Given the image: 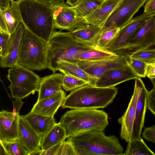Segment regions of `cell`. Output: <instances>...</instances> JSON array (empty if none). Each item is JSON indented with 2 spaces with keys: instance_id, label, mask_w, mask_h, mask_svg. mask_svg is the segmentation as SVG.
<instances>
[{
  "instance_id": "e575fe53",
  "label": "cell",
  "mask_w": 155,
  "mask_h": 155,
  "mask_svg": "<svg viewBox=\"0 0 155 155\" xmlns=\"http://www.w3.org/2000/svg\"><path fill=\"white\" fill-rule=\"evenodd\" d=\"M67 138V140L62 142L57 155H77L71 141L68 137Z\"/></svg>"
},
{
  "instance_id": "4dcf8cb0",
  "label": "cell",
  "mask_w": 155,
  "mask_h": 155,
  "mask_svg": "<svg viewBox=\"0 0 155 155\" xmlns=\"http://www.w3.org/2000/svg\"><path fill=\"white\" fill-rule=\"evenodd\" d=\"M119 29L112 28L102 31L97 42V48L105 49L115 37Z\"/></svg>"
},
{
  "instance_id": "6da1fadb",
  "label": "cell",
  "mask_w": 155,
  "mask_h": 155,
  "mask_svg": "<svg viewBox=\"0 0 155 155\" xmlns=\"http://www.w3.org/2000/svg\"><path fill=\"white\" fill-rule=\"evenodd\" d=\"M17 1L22 23L33 33L48 42L55 29L51 5L38 0Z\"/></svg>"
},
{
  "instance_id": "83f0119b",
  "label": "cell",
  "mask_w": 155,
  "mask_h": 155,
  "mask_svg": "<svg viewBox=\"0 0 155 155\" xmlns=\"http://www.w3.org/2000/svg\"><path fill=\"white\" fill-rule=\"evenodd\" d=\"M105 0H80L73 7L80 21L94 11Z\"/></svg>"
},
{
  "instance_id": "c3c4849f",
  "label": "cell",
  "mask_w": 155,
  "mask_h": 155,
  "mask_svg": "<svg viewBox=\"0 0 155 155\" xmlns=\"http://www.w3.org/2000/svg\"><path fill=\"white\" fill-rule=\"evenodd\" d=\"M0 155H8L6 150L5 148L4 147L2 144V143L0 142Z\"/></svg>"
},
{
  "instance_id": "8fae6325",
  "label": "cell",
  "mask_w": 155,
  "mask_h": 155,
  "mask_svg": "<svg viewBox=\"0 0 155 155\" xmlns=\"http://www.w3.org/2000/svg\"><path fill=\"white\" fill-rule=\"evenodd\" d=\"M155 45V16L145 23L138 31L131 40L124 56H130L140 50Z\"/></svg>"
},
{
  "instance_id": "2e32d148",
  "label": "cell",
  "mask_w": 155,
  "mask_h": 155,
  "mask_svg": "<svg viewBox=\"0 0 155 155\" xmlns=\"http://www.w3.org/2000/svg\"><path fill=\"white\" fill-rule=\"evenodd\" d=\"M25 28L22 23H20L15 33L11 35L6 52L1 57V67L11 68L17 65L20 44Z\"/></svg>"
},
{
  "instance_id": "ffe728a7",
  "label": "cell",
  "mask_w": 155,
  "mask_h": 155,
  "mask_svg": "<svg viewBox=\"0 0 155 155\" xmlns=\"http://www.w3.org/2000/svg\"><path fill=\"white\" fill-rule=\"evenodd\" d=\"M148 91L143 82L141 85L137 103L131 140L142 138L141 134L142 129L144 127Z\"/></svg>"
},
{
  "instance_id": "4316f807",
  "label": "cell",
  "mask_w": 155,
  "mask_h": 155,
  "mask_svg": "<svg viewBox=\"0 0 155 155\" xmlns=\"http://www.w3.org/2000/svg\"><path fill=\"white\" fill-rule=\"evenodd\" d=\"M119 56L105 49L93 48L83 51L76 57L78 63L81 61H96L113 58Z\"/></svg>"
},
{
  "instance_id": "f907efd6",
  "label": "cell",
  "mask_w": 155,
  "mask_h": 155,
  "mask_svg": "<svg viewBox=\"0 0 155 155\" xmlns=\"http://www.w3.org/2000/svg\"><path fill=\"white\" fill-rule=\"evenodd\" d=\"M154 61L155 62V61Z\"/></svg>"
},
{
  "instance_id": "484cf974",
  "label": "cell",
  "mask_w": 155,
  "mask_h": 155,
  "mask_svg": "<svg viewBox=\"0 0 155 155\" xmlns=\"http://www.w3.org/2000/svg\"><path fill=\"white\" fill-rule=\"evenodd\" d=\"M2 11L5 16L8 31L12 35L15 33L20 23L22 22L17 1L13 0L9 7Z\"/></svg>"
},
{
  "instance_id": "e0dca14e",
  "label": "cell",
  "mask_w": 155,
  "mask_h": 155,
  "mask_svg": "<svg viewBox=\"0 0 155 155\" xmlns=\"http://www.w3.org/2000/svg\"><path fill=\"white\" fill-rule=\"evenodd\" d=\"M80 21V25L71 31V33L78 41L97 48V42L102 32V27L86 23L82 20Z\"/></svg>"
},
{
  "instance_id": "ac0fdd59",
  "label": "cell",
  "mask_w": 155,
  "mask_h": 155,
  "mask_svg": "<svg viewBox=\"0 0 155 155\" xmlns=\"http://www.w3.org/2000/svg\"><path fill=\"white\" fill-rule=\"evenodd\" d=\"M18 126V142L28 150V154L40 148L41 137L34 130L22 116L19 115Z\"/></svg>"
},
{
  "instance_id": "f1b7e54d",
  "label": "cell",
  "mask_w": 155,
  "mask_h": 155,
  "mask_svg": "<svg viewBox=\"0 0 155 155\" xmlns=\"http://www.w3.org/2000/svg\"><path fill=\"white\" fill-rule=\"evenodd\" d=\"M128 143L124 155H155L142 138L131 140Z\"/></svg>"
},
{
  "instance_id": "7bdbcfd3",
  "label": "cell",
  "mask_w": 155,
  "mask_h": 155,
  "mask_svg": "<svg viewBox=\"0 0 155 155\" xmlns=\"http://www.w3.org/2000/svg\"><path fill=\"white\" fill-rule=\"evenodd\" d=\"M0 31L9 33L8 31L6 22L5 19L4 14L2 11L0 9Z\"/></svg>"
},
{
  "instance_id": "b9f144b4",
  "label": "cell",
  "mask_w": 155,
  "mask_h": 155,
  "mask_svg": "<svg viewBox=\"0 0 155 155\" xmlns=\"http://www.w3.org/2000/svg\"><path fill=\"white\" fill-rule=\"evenodd\" d=\"M21 99L19 98H16L15 101L13 102V109L12 112L14 115H19V110L24 103V102L21 101Z\"/></svg>"
},
{
  "instance_id": "9a60e30c",
  "label": "cell",
  "mask_w": 155,
  "mask_h": 155,
  "mask_svg": "<svg viewBox=\"0 0 155 155\" xmlns=\"http://www.w3.org/2000/svg\"><path fill=\"white\" fill-rule=\"evenodd\" d=\"M19 115L2 110L0 112V141L13 142L19 140Z\"/></svg>"
},
{
  "instance_id": "5b68a950",
  "label": "cell",
  "mask_w": 155,
  "mask_h": 155,
  "mask_svg": "<svg viewBox=\"0 0 155 155\" xmlns=\"http://www.w3.org/2000/svg\"><path fill=\"white\" fill-rule=\"evenodd\" d=\"M48 43V68L53 73L57 71V61L77 63L76 58L78 54L94 48L78 41L70 31H54Z\"/></svg>"
},
{
  "instance_id": "44dd1931",
  "label": "cell",
  "mask_w": 155,
  "mask_h": 155,
  "mask_svg": "<svg viewBox=\"0 0 155 155\" xmlns=\"http://www.w3.org/2000/svg\"><path fill=\"white\" fill-rule=\"evenodd\" d=\"M122 0H105L92 13L82 20L85 23L102 27L107 18Z\"/></svg>"
},
{
  "instance_id": "4fadbf2b",
  "label": "cell",
  "mask_w": 155,
  "mask_h": 155,
  "mask_svg": "<svg viewBox=\"0 0 155 155\" xmlns=\"http://www.w3.org/2000/svg\"><path fill=\"white\" fill-rule=\"evenodd\" d=\"M135 80L133 94L128 107L123 115L118 120V122L121 125L120 137L127 143L131 139L137 103L141 85L143 82L140 78H137Z\"/></svg>"
},
{
  "instance_id": "f6af8a7d",
  "label": "cell",
  "mask_w": 155,
  "mask_h": 155,
  "mask_svg": "<svg viewBox=\"0 0 155 155\" xmlns=\"http://www.w3.org/2000/svg\"><path fill=\"white\" fill-rule=\"evenodd\" d=\"M43 2L50 5L56 4L62 2H64V0H38Z\"/></svg>"
},
{
  "instance_id": "7c38bea8",
  "label": "cell",
  "mask_w": 155,
  "mask_h": 155,
  "mask_svg": "<svg viewBox=\"0 0 155 155\" xmlns=\"http://www.w3.org/2000/svg\"><path fill=\"white\" fill-rule=\"evenodd\" d=\"M51 5L55 29L72 31L80 25L81 21L77 17L73 7L64 2Z\"/></svg>"
},
{
  "instance_id": "277c9868",
  "label": "cell",
  "mask_w": 155,
  "mask_h": 155,
  "mask_svg": "<svg viewBox=\"0 0 155 155\" xmlns=\"http://www.w3.org/2000/svg\"><path fill=\"white\" fill-rule=\"evenodd\" d=\"M58 123L67 138L91 130L104 131L108 125V117L103 110L73 109L62 115Z\"/></svg>"
},
{
  "instance_id": "7dc6e473",
  "label": "cell",
  "mask_w": 155,
  "mask_h": 155,
  "mask_svg": "<svg viewBox=\"0 0 155 155\" xmlns=\"http://www.w3.org/2000/svg\"><path fill=\"white\" fill-rule=\"evenodd\" d=\"M42 151V150L40 148L33 151L32 152L28 154V155H41Z\"/></svg>"
},
{
  "instance_id": "f35d334b",
  "label": "cell",
  "mask_w": 155,
  "mask_h": 155,
  "mask_svg": "<svg viewBox=\"0 0 155 155\" xmlns=\"http://www.w3.org/2000/svg\"><path fill=\"white\" fill-rule=\"evenodd\" d=\"M143 13L155 15V0H147L144 6Z\"/></svg>"
},
{
  "instance_id": "60d3db41",
  "label": "cell",
  "mask_w": 155,
  "mask_h": 155,
  "mask_svg": "<svg viewBox=\"0 0 155 155\" xmlns=\"http://www.w3.org/2000/svg\"><path fill=\"white\" fill-rule=\"evenodd\" d=\"M62 142L59 143L45 150H42L41 155H57Z\"/></svg>"
},
{
  "instance_id": "681fc988",
  "label": "cell",
  "mask_w": 155,
  "mask_h": 155,
  "mask_svg": "<svg viewBox=\"0 0 155 155\" xmlns=\"http://www.w3.org/2000/svg\"><path fill=\"white\" fill-rule=\"evenodd\" d=\"M151 81L153 87H155V78L150 79Z\"/></svg>"
},
{
  "instance_id": "9c48e42d",
  "label": "cell",
  "mask_w": 155,
  "mask_h": 155,
  "mask_svg": "<svg viewBox=\"0 0 155 155\" xmlns=\"http://www.w3.org/2000/svg\"><path fill=\"white\" fill-rule=\"evenodd\" d=\"M147 0H122L103 25L102 31L122 27L132 19Z\"/></svg>"
},
{
  "instance_id": "ba28073f",
  "label": "cell",
  "mask_w": 155,
  "mask_h": 155,
  "mask_svg": "<svg viewBox=\"0 0 155 155\" xmlns=\"http://www.w3.org/2000/svg\"><path fill=\"white\" fill-rule=\"evenodd\" d=\"M154 14L143 13L131 19L120 28L109 45L104 49L119 56H124L132 38L141 27Z\"/></svg>"
},
{
  "instance_id": "ab89813d",
  "label": "cell",
  "mask_w": 155,
  "mask_h": 155,
  "mask_svg": "<svg viewBox=\"0 0 155 155\" xmlns=\"http://www.w3.org/2000/svg\"><path fill=\"white\" fill-rule=\"evenodd\" d=\"M146 77L150 79L155 78V62L147 63L146 67Z\"/></svg>"
},
{
  "instance_id": "30bf717a",
  "label": "cell",
  "mask_w": 155,
  "mask_h": 155,
  "mask_svg": "<svg viewBox=\"0 0 155 155\" xmlns=\"http://www.w3.org/2000/svg\"><path fill=\"white\" fill-rule=\"evenodd\" d=\"M130 58L129 56H119L114 58L96 61H81L77 64L95 83L97 79L109 70L128 64Z\"/></svg>"
},
{
  "instance_id": "d6986e66",
  "label": "cell",
  "mask_w": 155,
  "mask_h": 155,
  "mask_svg": "<svg viewBox=\"0 0 155 155\" xmlns=\"http://www.w3.org/2000/svg\"><path fill=\"white\" fill-rule=\"evenodd\" d=\"M65 97V93L62 90L48 98L37 101L31 111L42 115L54 116L62 106Z\"/></svg>"
},
{
  "instance_id": "7a4b0ae2",
  "label": "cell",
  "mask_w": 155,
  "mask_h": 155,
  "mask_svg": "<svg viewBox=\"0 0 155 155\" xmlns=\"http://www.w3.org/2000/svg\"><path fill=\"white\" fill-rule=\"evenodd\" d=\"M68 137L77 155H124L118 138L114 135L106 136L103 131L91 130Z\"/></svg>"
},
{
  "instance_id": "3957f363",
  "label": "cell",
  "mask_w": 155,
  "mask_h": 155,
  "mask_svg": "<svg viewBox=\"0 0 155 155\" xmlns=\"http://www.w3.org/2000/svg\"><path fill=\"white\" fill-rule=\"evenodd\" d=\"M117 88L101 87L86 84L72 91L63 102L62 108L97 109L112 103Z\"/></svg>"
},
{
  "instance_id": "836d02e7",
  "label": "cell",
  "mask_w": 155,
  "mask_h": 155,
  "mask_svg": "<svg viewBox=\"0 0 155 155\" xmlns=\"http://www.w3.org/2000/svg\"><path fill=\"white\" fill-rule=\"evenodd\" d=\"M129 63L131 68L139 78H145L146 77L147 63L130 57Z\"/></svg>"
},
{
  "instance_id": "603a6c76",
  "label": "cell",
  "mask_w": 155,
  "mask_h": 155,
  "mask_svg": "<svg viewBox=\"0 0 155 155\" xmlns=\"http://www.w3.org/2000/svg\"><path fill=\"white\" fill-rule=\"evenodd\" d=\"M22 116L41 138L56 124L54 116L42 115L31 111Z\"/></svg>"
},
{
  "instance_id": "74e56055",
  "label": "cell",
  "mask_w": 155,
  "mask_h": 155,
  "mask_svg": "<svg viewBox=\"0 0 155 155\" xmlns=\"http://www.w3.org/2000/svg\"><path fill=\"white\" fill-rule=\"evenodd\" d=\"M142 135L143 137L147 141L155 143V125L145 127Z\"/></svg>"
},
{
  "instance_id": "d6a6232c",
  "label": "cell",
  "mask_w": 155,
  "mask_h": 155,
  "mask_svg": "<svg viewBox=\"0 0 155 155\" xmlns=\"http://www.w3.org/2000/svg\"><path fill=\"white\" fill-rule=\"evenodd\" d=\"M130 57L147 63L155 61V48H149L140 50L132 53Z\"/></svg>"
},
{
  "instance_id": "bcb514c9",
  "label": "cell",
  "mask_w": 155,
  "mask_h": 155,
  "mask_svg": "<svg viewBox=\"0 0 155 155\" xmlns=\"http://www.w3.org/2000/svg\"><path fill=\"white\" fill-rule=\"evenodd\" d=\"M80 0H67L66 3L71 6L74 7L76 5Z\"/></svg>"
},
{
  "instance_id": "8d00e7d4",
  "label": "cell",
  "mask_w": 155,
  "mask_h": 155,
  "mask_svg": "<svg viewBox=\"0 0 155 155\" xmlns=\"http://www.w3.org/2000/svg\"><path fill=\"white\" fill-rule=\"evenodd\" d=\"M147 109L155 116V87L148 91L147 98Z\"/></svg>"
},
{
  "instance_id": "7402d4cb",
  "label": "cell",
  "mask_w": 155,
  "mask_h": 155,
  "mask_svg": "<svg viewBox=\"0 0 155 155\" xmlns=\"http://www.w3.org/2000/svg\"><path fill=\"white\" fill-rule=\"evenodd\" d=\"M64 75L63 73H54L41 78L37 101L48 98L62 90Z\"/></svg>"
},
{
  "instance_id": "52a82bcc",
  "label": "cell",
  "mask_w": 155,
  "mask_h": 155,
  "mask_svg": "<svg viewBox=\"0 0 155 155\" xmlns=\"http://www.w3.org/2000/svg\"><path fill=\"white\" fill-rule=\"evenodd\" d=\"M7 78L14 98L22 99L38 91L41 78L32 70L17 64L8 70Z\"/></svg>"
},
{
  "instance_id": "f546056e",
  "label": "cell",
  "mask_w": 155,
  "mask_h": 155,
  "mask_svg": "<svg viewBox=\"0 0 155 155\" xmlns=\"http://www.w3.org/2000/svg\"><path fill=\"white\" fill-rule=\"evenodd\" d=\"M86 84L87 83L82 79L64 74L62 87L66 91H72Z\"/></svg>"
},
{
  "instance_id": "1f68e13d",
  "label": "cell",
  "mask_w": 155,
  "mask_h": 155,
  "mask_svg": "<svg viewBox=\"0 0 155 155\" xmlns=\"http://www.w3.org/2000/svg\"><path fill=\"white\" fill-rule=\"evenodd\" d=\"M8 155H28V150L18 141L6 142L0 141Z\"/></svg>"
},
{
  "instance_id": "cb8c5ba5",
  "label": "cell",
  "mask_w": 155,
  "mask_h": 155,
  "mask_svg": "<svg viewBox=\"0 0 155 155\" xmlns=\"http://www.w3.org/2000/svg\"><path fill=\"white\" fill-rule=\"evenodd\" d=\"M56 70L64 74L82 79L86 82L88 85H94V81L78 66L77 63L60 60L57 62Z\"/></svg>"
},
{
  "instance_id": "8992f818",
  "label": "cell",
  "mask_w": 155,
  "mask_h": 155,
  "mask_svg": "<svg viewBox=\"0 0 155 155\" xmlns=\"http://www.w3.org/2000/svg\"><path fill=\"white\" fill-rule=\"evenodd\" d=\"M48 42L26 27L20 44L17 64L32 71L48 68Z\"/></svg>"
},
{
  "instance_id": "d4e9b609",
  "label": "cell",
  "mask_w": 155,
  "mask_h": 155,
  "mask_svg": "<svg viewBox=\"0 0 155 155\" xmlns=\"http://www.w3.org/2000/svg\"><path fill=\"white\" fill-rule=\"evenodd\" d=\"M67 138L65 130L60 124L56 123L41 138V147L42 150L47 149Z\"/></svg>"
},
{
  "instance_id": "5bb4252c",
  "label": "cell",
  "mask_w": 155,
  "mask_h": 155,
  "mask_svg": "<svg viewBox=\"0 0 155 155\" xmlns=\"http://www.w3.org/2000/svg\"><path fill=\"white\" fill-rule=\"evenodd\" d=\"M138 77H139L129 63L105 73L96 80L94 86L101 87H115L122 82Z\"/></svg>"
},
{
  "instance_id": "ee69618b",
  "label": "cell",
  "mask_w": 155,
  "mask_h": 155,
  "mask_svg": "<svg viewBox=\"0 0 155 155\" xmlns=\"http://www.w3.org/2000/svg\"><path fill=\"white\" fill-rule=\"evenodd\" d=\"M13 0H0V9L3 10L11 5Z\"/></svg>"
},
{
  "instance_id": "d590c367",
  "label": "cell",
  "mask_w": 155,
  "mask_h": 155,
  "mask_svg": "<svg viewBox=\"0 0 155 155\" xmlns=\"http://www.w3.org/2000/svg\"><path fill=\"white\" fill-rule=\"evenodd\" d=\"M11 35L9 33L0 31V57L5 54L8 47Z\"/></svg>"
}]
</instances>
